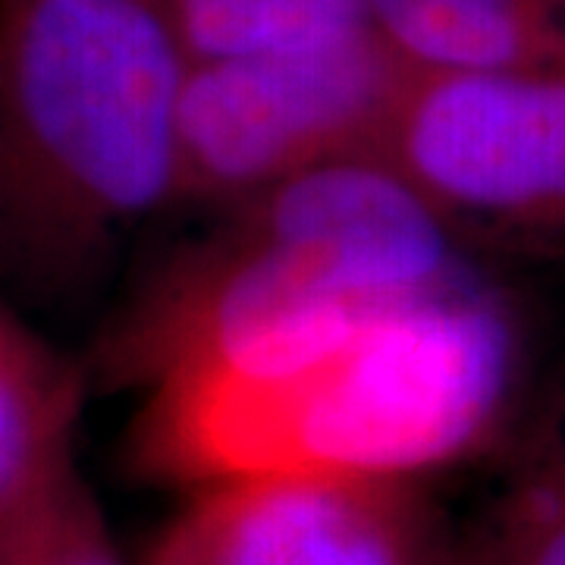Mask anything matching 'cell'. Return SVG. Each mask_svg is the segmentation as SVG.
I'll list each match as a JSON object with an SVG mask.
<instances>
[{
  "label": "cell",
  "mask_w": 565,
  "mask_h": 565,
  "mask_svg": "<svg viewBox=\"0 0 565 565\" xmlns=\"http://www.w3.org/2000/svg\"><path fill=\"white\" fill-rule=\"evenodd\" d=\"M512 333L471 277L386 308L333 340L248 367L148 384L129 456L148 481H418L468 456L503 405Z\"/></svg>",
  "instance_id": "cell-1"
},
{
  "label": "cell",
  "mask_w": 565,
  "mask_h": 565,
  "mask_svg": "<svg viewBox=\"0 0 565 565\" xmlns=\"http://www.w3.org/2000/svg\"><path fill=\"white\" fill-rule=\"evenodd\" d=\"M185 54L161 0H0V289L85 302L180 199Z\"/></svg>",
  "instance_id": "cell-2"
},
{
  "label": "cell",
  "mask_w": 565,
  "mask_h": 565,
  "mask_svg": "<svg viewBox=\"0 0 565 565\" xmlns=\"http://www.w3.org/2000/svg\"><path fill=\"white\" fill-rule=\"evenodd\" d=\"M236 207L114 330V377L277 362L468 277L452 221L384 154L323 163Z\"/></svg>",
  "instance_id": "cell-3"
},
{
  "label": "cell",
  "mask_w": 565,
  "mask_h": 565,
  "mask_svg": "<svg viewBox=\"0 0 565 565\" xmlns=\"http://www.w3.org/2000/svg\"><path fill=\"white\" fill-rule=\"evenodd\" d=\"M415 76L374 25L280 54L189 63L180 199L243 204L323 163L384 154Z\"/></svg>",
  "instance_id": "cell-4"
},
{
  "label": "cell",
  "mask_w": 565,
  "mask_h": 565,
  "mask_svg": "<svg viewBox=\"0 0 565 565\" xmlns=\"http://www.w3.org/2000/svg\"><path fill=\"white\" fill-rule=\"evenodd\" d=\"M384 158L449 221L565 230V73L418 70Z\"/></svg>",
  "instance_id": "cell-5"
},
{
  "label": "cell",
  "mask_w": 565,
  "mask_h": 565,
  "mask_svg": "<svg viewBox=\"0 0 565 565\" xmlns=\"http://www.w3.org/2000/svg\"><path fill=\"white\" fill-rule=\"evenodd\" d=\"M141 565H444L418 481L243 478L192 490Z\"/></svg>",
  "instance_id": "cell-6"
},
{
  "label": "cell",
  "mask_w": 565,
  "mask_h": 565,
  "mask_svg": "<svg viewBox=\"0 0 565 565\" xmlns=\"http://www.w3.org/2000/svg\"><path fill=\"white\" fill-rule=\"evenodd\" d=\"M367 20L430 73H565V0H364Z\"/></svg>",
  "instance_id": "cell-7"
},
{
  "label": "cell",
  "mask_w": 565,
  "mask_h": 565,
  "mask_svg": "<svg viewBox=\"0 0 565 565\" xmlns=\"http://www.w3.org/2000/svg\"><path fill=\"white\" fill-rule=\"evenodd\" d=\"M79 405L51 424L0 500V565H126L76 462Z\"/></svg>",
  "instance_id": "cell-8"
},
{
  "label": "cell",
  "mask_w": 565,
  "mask_h": 565,
  "mask_svg": "<svg viewBox=\"0 0 565 565\" xmlns=\"http://www.w3.org/2000/svg\"><path fill=\"white\" fill-rule=\"evenodd\" d=\"M185 63L280 54L367 29L364 0H161Z\"/></svg>",
  "instance_id": "cell-9"
},
{
  "label": "cell",
  "mask_w": 565,
  "mask_h": 565,
  "mask_svg": "<svg viewBox=\"0 0 565 565\" xmlns=\"http://www.w3.org/2000/svg\"><path fill=\"white\" fill-rule=\"evenodd\" d=\"M82 403V377L0 302V500L20 478L44 430Z\"/></svg>",
  "instance_id": "cell-10"
},
{
  "label": "cell",
  "mask_w": 565,
  "mask_h": 565,
  "mask_svg": "<svg viewBox=\"0 0 565 565\" xmlns=\"http://www.w3.org/2000/svg\"><path fill=\"white\" fill-rule=\"evenodd\" d=\"M456 565H565V452L512 493Z\"/></svg>",
  "instance_id": "cell-11"
}]
</instances>
